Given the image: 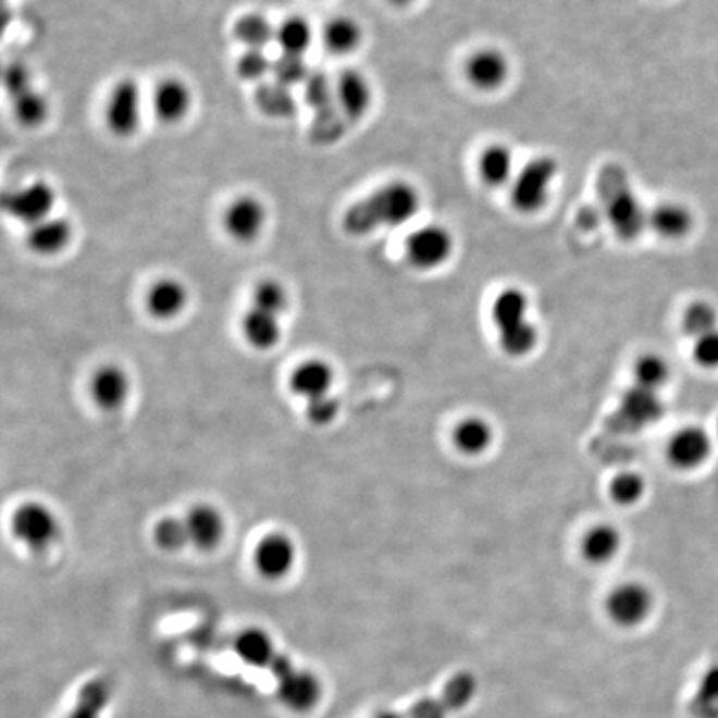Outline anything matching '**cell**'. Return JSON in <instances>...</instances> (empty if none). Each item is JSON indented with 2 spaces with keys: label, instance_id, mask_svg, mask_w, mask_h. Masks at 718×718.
Wrapping results in <instances>:
<instances>
[{
  "label": "cell",
  "instance_id": "1",
  "mask_svg": "<svg viewBox=\"0 0 718 718\" xmlns=\"http://www.w3.org/2000/svg\"><path fill=\"white\" fill-rule=\"evenodd\" d=\"M421 207V194L406 180H395L352 203L343 215L348 235L367 236L381 228H395L414 219Z\"/></svg>",
  "mask_w": 718,
  "mask_h": 718
},
{
  "label": "cell",
  "instance_id": "2",
  "mask_svg": "<svg viewBox=\"0 0 718 718\" xmlns=\"http://www.w3.org/2000/svg\"><path fill=\"white\" fill-rule=\"evenodd\" d=\"M598 203L604 219L622 242H634L648 226V213L639 200L629 173L620 163H604L598 170Z\"/></svg>",
  "mask_w": 718,
  "mask_h": 718
},
{
  "label": "cell",
  "instance_id": "3",
  "mask_svg": "<svg viewBox=\"0 0 718 718\" xmlns=\"http://www.w3.org/2000/svg\"><path fill=\"white\" fill-rule=\"evenodd\" d=\"M528 313L529 299L521 288L509 286L494 298L493 320L499 332V345L512 358L529 355L537 345V327Z\"/></svg>",
  "mask_w": 718,
  "mask_h": 718
},
{
  "label": "cell",
  "instance_id": "4",
  "mask_svg": "<svg viewBox=\"0 0 718 718\" xmlns=\"http://www.w3.org/2000/svg\"><path fill=\"white\" fill-rule=\"evenodd\" d=\"M559 165L554 157L541 156L529 160L511 182V203L522 215L541 212L549 201Z\"/></svg>",
  "mask_w": 718,
  "mask_h": 718
},
{
  "label": "cell",
  "instance_id": "5",
  "mask_svg": "<svg viewBox=\"0 0 718 718\" xmlns=\"http://www.w3.org/2000/svg\"><path fill=\"white\" fill-rule=\"evenodd\" d=\"M141 88L135 78H122L113 85L106 103V124L119 138L134 137L141 124Z\"/></svg>",
  "mask_w": 718,
  "mask_h": 718
},
{
  "label": "cell",
  "instance_id": "6",
  "mask_svg": "<svg viewBox=\"0 0 718 718\" xmlns=\"http://www.w3.org/2000/svg\"><path fill=\"white\" fill-rule=\"evenodd\" d=\"M12 534L28 549L42 553L55 544L60 524L46 504L25 503L14 512Z\"/></svg>",
  "mask_w": 718,
  "mask_h": 718
},
{
  "label": "cell",
  "instance_id": "7",
  "mask_svg": "<svg viewBox=\"0 0 718 718\" xmlns=\"http://www.w3.org/2000/svg\"><path fill=\"white\" fill-rule=\"evenodd\" d=\"M406 258L418 270L443 267L455 251V236L443 225L419 226L409 233L405 245Z\"/></svg>",
  "mask_w": 718,
  "mask_h": 718
},
{
  "label": "cell",
  "instance_id": "8",
  "mask_svg": "<svg viewBox=\"0 0 718 718\" xmlns=\"http://www.w3.org/2000/svg\"><path fill=\"white\" fill-rule=\"evenodd\" d=\"M55 190L47 182H34L4 195V210L12 219L33 226L49 219L55 207Z\"/></svg>",
  "mask_w": 718,
  "mask_h": 718
},
{
  "label": "cell",
  "instance_id": "9",
  "mask_svg": "<svg viewBox=\"0 0 718 718\" xmlns=\"http://www.w3.org/2000/svg\"><path fill=\"white\" fill-rule=\"evenodd\" d=\"M654 607L652 592L641 582L617 585L606 601L607 616L620 627H635L651 616Z\"/></svg>",
  "mask_w": 718,
  "mask_h": 718
},
{
  "label": "cell",
  "instance_id": "10",
  "mask_svg": "<svg viewBox=\"0 0 718 718\" xmlns=\"http://www.w3.org/2000/svg\"><path fill=\"white\" fill-rule=\"evenodd\" d=\"M267 208L253 195H242L226 207L223 228L238 244H251L263 232Z\"/></svg>",
  "mask_w": 718,
  "mask_h": 718
},
{
  "label": "cell",
  "instance_id": "11",
  "mask_svg": "<svg viewBox=\"0 0 718 718\" xmlns=\"http://www.w3.org/2000/svg\"><path fill=\"white\" fill-rule=\"evenodd\" d=\"M336 103L351 125L359 124L373 106V87L363 72L346 69L335 81Z\"/></svg>",
  "mask_w": 718,
  "mask_h": 718
},
{
  "label": "cell",
  "instance_id": "12",
  "mask_svg": "<svg viewBox=\"0 0 718 718\" xmlns=\"http://www.w3.org/2000/svg\"><path fill=\"white\" fill-rule=\"evenodd\" d=\"M711 455V437L704 428L689 426L673 433L667 444V459L680 471H694L707 462Z\"/></svg>",
  "mask_w": 718,
  "mask_h": 718
},
{
  "label": "cell",
  "instance_id": "13",
  "mask_svg": "<svg viewBox=\"0 0 718 718\" xmlns=\"http://www.w3.org/2000/svg\"><path fill=\"white\" fill-rule=\"evenodd\" d=\"M664 411L666 408L658 392L634 384V387L622 396L617 418L623 430L641 431L657 423L658 419L663 418Z\"/></svg>",
  "mask_w": 718,
  "mask_h": 718
},
{
  "label": "cell",
  "instance_id": "14",
  "mask_svg": "<svg viewBox=\"0 0 718 718\" xmlns=\"http://www.w3.org/2000/svg\"><path fill=\"white\" fill-rule=\"evenodd\" d=\"M295 560V543L283 532L264 535L255 549V567L268 581H280L288 575Z\"/></svg>",
  "mask_w": 718,
  "mask_h": 718
},
{
  "label": "cell",
  "instance_id": "15",
  "mask_svg": "<svg viewBox=\"0 0 718 718\" xmlns=\"http://www.w3.org/2000/svg\"><path fill=\"white\" fill-rule=\"evenodd\" d=\"M511 65L500 50L493 47L475 50L466 62V77L469 84L483 92H494L509 78Z\"/></svg>",
  "mask_w": 718,
  "mask_h": 718
},
{
  "label": "cell",
  "instance_id": "16",
  "mask_svg": "<svg viewBox=\"0 0 718 718\" xmlns=\"http://www.w3.org/2000/svg\"><path fill=\"white\" fill-rule=\"evenodd\" d=\"M191 103H194V96H191L190 87L180 78H163L153 90V113L162 124H180L190 113Z\"/></svg>",
  "mask_w": 718,
  "mask_h": 718
},
{
  "label": "cell",
  "instance_id": "17",
  "mask_svg": "<svg viewBox=\"0 0 718 718\" xmlns=\"http://www.w3.org/2000/svg\"><path fill=\"white\" fill-rule=\"evenodd\" d=\"M276 694H278L280 702L289 710L308 711L320 702L321 683L313 673L293 669L292 672L278 679Z\"/></svg>",
  "mask_w": 718,
  "mask_h": 718
},
{
  "label": "cell",
  "instance_id": "18",
  "mask_svg": "<svg viewBox=\"0 0 718 718\" xmlns=\"http://www.w3.org/2000/svg\"><path fill=\"white\" fill-rule=\"evenodd\" d=\"M94 401L107 411H115L127 403L131 395V380L122 368L106 364L99 368L90 381Z\"/></svg>",
  "mask_w": 718,
  "mask_h": 718
},
{
  "label": "cell",
  "instance_id": "19",
  "mask_svg": "<svg viewBox=\"0 0 718 718\" xmlns=\"http://www.w3.org/2000/svg\"><path fill=\"white\" fill-rule=\"evenodd\" d=\"M333 380H335V373L326 361L308 359L293 371L292 377H289V389L299 398L311 401V399L330 395Z\"/></svg>",
  "mask_w": 718,
  "mask_h": 718
},
{
  "label": "cell",
  "instance_id": "20",
  "mask_svg": "<svg viewBox=\"0 0 718 718\" xmlns=\"http://www.w3.org/2000/svg\"><path fill=\"white\" fill-rule=\"evenodd\" d=\"M188 535H190L191 546L200 550H212L219 546L220 541L225 534V521L220 515L219 509L208 504H198L188 512L187 518Z\"/></svg>",
  "mask_w": 718,
  "mask_h": 718
},
{
  "label": "cell",
  "instance_id": "21",
  "mask_svg": "<svg viewBox=\"0 0 718 718\" xmlns=\"http://www.w3.org/2000/svg\"><path fill=\"white\" fill-rule=\"evenodd\" d=\"M72 233L74 230L67 220L49 216L36 225L28 226L25 244H27L28 250L36 255L52 257L67 248V245L71 244Z\"/></svg>",
  "mask_w": 718,
  "mask_h": 718
},
{
  "label": "cell",
  "instance_id": "22",
  "mask_svg": "<svg viewBox=\"0 0 718 718\" xmlns=\"http://www.w3.org/2000/svg\"><path fill=\"white\" fill-rule=\"evenodd\" d=\"M188 305V289L175 278H162L153 283L147 293L148 313L157 320H173Z\"/></svg>",
  "mask_w": 718,
  "mask_h": 718
},
{
  "label": "cell",
  "instance_id": "23",
  "mask_svg": "<svg viewBox=\"0 0 718 718\" xmlns=\"http://www.w3.org/2000/svg\"><path fill=\"white\" fill-rule=\"evenodd\" d=\"M648 226L666 239H680L694 228V213L679 201H664L648 213Z\"/></svg>",
  "mask_w": 718,
  "mask_h": 718
},
{
  "label": "cell",
  "instance_id": "24",
  "mask_svg": "<svg viewBox=\"0 0 718 718\" xmlns=\"http://www.w3.org/2000/svg\"><path fill=\"white\" fill-rule=\"evenodd\" d=\"M479 176L490 188H500L515 178V153L504 144H493L483 150L478 162Z\"/></svg>",
  "mask_w": 718,
  "mask_h": 718
},
{
  "label": "cell",
  "instance_id": "25",
  "mask_svg": "<svg viewBox=\"0 0 718 718\" xmlns=\"http://www.w3.org/2000/svg\"><path fill=\"white\" fill-rule=\"evenodd\" d=\"M253 100L257 109L270 119H292L298 112V102L292 94V88L285 87L276 81H264L258 84Z\"/></svg>",
  "mask_w": 718,
  "mask_h": 718
},
{
  "label": "cell",
  "instance_id": "26",
  "mask_svg": "<svg viewBox=\"0 0 718 718\" xmlns=\"http://www.w3.org/2000/svg\"><path fill=\"white\" fill-rule=\"evenodd\" d=\"M242 330H244L245 339L251 348L267 351V349L275 348L282 338V326H280L278 317L275 314L267 313V311L258 310L251 307L242 321Z\"/></svg>",
  "mask_w": 718,
  "mask_h": 718
},
{
  "label": "cell",
  "instance_id": "27",
  "mask_svg": "<svg viewBox=\"0 0 718 718\" xmlns=\"http://www.w3.org/2000/svg\"><path fill=\"white\" fill-rule=\"evenodd\" d=\"M235 654L247 666L263 669V667H270L276 652L272 637L263 629L250 627L236 635Z\"/></svg>",
  "mask_w": 718,
  "mask_h": 718
},
{
  "label": "cell",
  "instance_id": "28",
  "mask_svg": "<svg viewBox=\"0 0 718 718\" xmlns=\"http://www.w3.org/2000/svg\"><path fill=\"white\" fill-rule=\"evenodd\" d=\"M622 546V537L614 525L597 524L589 529L582 537V556L587 562L607 564L617 556Z\"/></svg>",
  "mask_w": 718,
  "mask_h": 718
},
{
  "label": "cell",
  "instance_id": "29",
  "mask_svg": "<svg viewBox=\"0 0 718 718\" xmlns=\"http://www.w3.org/2000/svg\"><path fill=\"white\" fill-rule=\"evenodd\" d=\"M363 42V28L348 15L332 18L323 28V44L335 55H348Z\"/></svg>",
  "mask_w": 718,
  "mask_h": 718
},
{
  "label": "cell",
  "instance_id": "30",
  "mask_svg": "<svg viewBox=\"0 0 718 718\" xmlns=\"http://www.w3.org/2000/svg\"><path fill=\"white\" fill-rule=\"evenodd\" d=\"M453 437L462 455L479 456L490 449L494 441V431L486 419L471 416L458 423Z\"/></svg>",
  "mask_w": 718,
  "mask_h": 718
},
{
  "label": "cell",
  "instance_id": "31",
  "mask_svg": "<svg viewBox=\"0 0 718 718\" xmlns=\"http://www.w3.org/2000/svg\"><path fill=\"white\" fill-rule=\"evenodd\" d=\"M276 27L268 21L264 15L258 12L242 15L233 24V37L239 44H244L245 49H261L270 46L275 40Z\"/></svg>",
  "mask_w": 718,
  "mask_h": 718
},
{
  "label": "cell",
  "instance_id": "32",
  "mask_svg": "<svg viewBox=\"0 0 718 718\" xmlns=\"http://www.w3.org/2000/svg\"><path fill=\"white\" fill-rule=\"evenodd\" d=\"M349 124L343 116L338 103L327 109L313 112V120L310 125V140L320 147L335 145L345 137Z\"/></svg>",
  "mask_w": 718,
  "mask_h": 718
},
{
  "label": "cell",
  "instance_id": "33",
  "mask_svg": "<svg viewBox=\"0 0 718 718\" xmlns=\"http://www.w3.org/2000/svg\"><path fill=\"white\" fill-rule=\"evenodd\" d=\"M275 42L278 44L282 53L305 55L313 44V28L307 18L293 15L276 27Z\"/></svg>",
  "mask_w": 718,
  "mask_h": 718
},
{
  "label": "cell",
  "instance_id": "34",
  "mask_svg": "<svg viewBox=\"0 0 718 718\" xmlns=\"http://www.w3.org/2000/svg\"><path fill=\"white\" fill-rule=\"evenodd\" d=\"M110 701V686L103 679L85 682L67 718H100Z\"/></svg>",
  "mask_w": 718,
  "mask_h": 718
},
{
  "label": "cell",
  "instance_id": "35",
  "mask_svg": "<svg viewBox=\"0 0 718 718\" xmlns=\"http://www.w3.org/2000/svg\"><path fill=\"white\" fill-rule=\"evenodd\" d=\"M12 113L22 127L36 128L46 122L50 107L44 94L36 88H28L25 92L12 97Z\"/></svg>",
  "mask_w": 718,
  "mask_h": 718
},
{
  "label": "cell",
  "instance_id": "36",
  "mask_svg": "<svg viewBox=\"0 0 718 718\" xmlns=\"http://www.w3.org/2000/svg\"><path fill=\"white\" fill-rule=\"evenodd\" d=\"M670 367L664 356L657 352H645L635 359L634 380L635 384L652 392H658L660 387L666 386L670 380Z\"/></svg>",
  "mask_w": 718,
  "mask_h": 718
},
{
  "label": "cell",
  "instance_id": "37",
  "mask_svg": "<svg viewBox=\"0 0 718 718\" xmlns=\"http://www.w3.org/2000/svg\"><path fill=\"white\" fill-rule=\"evenodd\" d=\"M683 332L697 339L718 327V311L714 305L698 299L686 307L682 318Z\"/></svg>",
  "mask_w": 718,
  "mask_h": 718
},
{
  "label": "cell",
  "instance_id": "38",
  "mask_svg": "<svg viewBox=\"0 0 718 718\" xmlns=\"http://www.w3.org/2000/svg\"><path fill=\"white\" fill-rule=\"evenodd\" d=\"M153 543L165 553H176L188 546L190 535H188L185 519L166 516L157 521L156 528H153Z\"/></svg>",
  "mask_w": 718,
  "mask_h": 718
},
{
  "label": "cell",
  "instance_id": "39",
  "mask_svg": "<svg viewBox=\"0 0 718 718\" xmlns=\"http://www.w3.org/2000/svg\"><path fill=\"white\" fill-rule=\"evenodd\" d=\"M310 74L305 55L280 53V57L273 60V81L285 85V87L292 88L296 85H304Z\"/></svg>",
  "mask_w": 718,
  "mask_h": 718
},
{
  "label": "cell",
  "instance_id": "40",
  "mask_svg": "<svg viewBox=\"0 0 718 718\" xmlns=\"http://www.w3.org/2000/svg\"><path fill=\"white\" fill-rule=\"evenodd\" d=\"M305 102L313 112L336 106L335 82L326 72H311L304 84Z\"/></svg>",
  "mask_w": 718,
  "mask_h": 718
},
{
  "label": "cell",
  "instance_id": "41",
  "mask_svg": "<svg viewBox=\"0 0 718 718\" xmlns=\"http://www.w3.org/2000/svg\"><path fill=\"white\" fill-rule=\"evenodd\" d=\"M253 307L267 313L282 317L288 308V293L276 280H263L255 286Z\"/></svg>",
  "mask_w": 718,
  "mask_h": 718
},
{
  "label": "cell",
  "instance_id": "42",
  "mask_svg": "<svg viewBox=\"0 0 718 718\" xmlns=\"http://www.w3.org/2000/svg\"><path fill=\"white\" fill-rule=\"evenodd\" d=\"M273 60L261 49H245L236 59L235 71L245 82L261 84L268 75L272 74Z\"/></svg>",
  "mask_w": 718,
  "mask_h": 718
},
{
  "label": "cell",
  "instance_id": "43",
  "mask_svg": "<svg viewBox=\"0 0 718 718\" xmlns=\"http://www.w3.org/2000/svg\"><path fill=\"white\" fill-rule=\"evenodd\" d=\"M609 493L620 506H634L644 497L645 479L639 472H620L610 481Z\"/></svg>",
  "mask_w": 718,
  "mask_h": 718
},
{
  "label": "cell",
  "instance_id": "44",
  "mask_svg": "<svg viewBox=\"0 0 718 718\" xmlns=\"http://www.w3.org/2000/svg\"><path fill=\"white\" fill-rule=\"evenodd\" d=\"M475 686H478V683H475V679L471 673H456L444 686L441 701L446 705L447 710H461L474 697Z\"/></svg>",
  "mask_w": 718,
  "mask_h": 718
},
{
  "label": "cell",
  "instance_id": "45",
  "mask_svg": "<svg viewBox=\"0 0 718 718\" xmlns=\"http://www.w3.org/2000/svg\"><path fill=\"white\" fill-rule=\"evenodd\" d=\"M694 704L701 717L718 718V667H711L702 677Z\"/></svg>",
  "mask_w": 718,
  "mask_h": 718
},
{
  "label": "cell",
  "instance_id": "46",
  "mask_svg": "<svg viewBox=\"0 0 718 718\" xmlns=\"http://www.w3.org/2000/svg\"><path fill=\"white\" fill-rule=\"evenodd\" d=\"M695 363L704 370H718V327L695 339L692 348Z\"/></svg>",
  "mask_w": 718,
  "mask_h": 718
},
{
  "label": "cell",
  "instance_id": "47",
  "mask_svg": "<svg viewBox=\"0 0 718 718\" xmlns=\"http://www.w3.org/2000/svg\"><path fill=\"white\" fill-rule=\"evenodd\" d=\"M339 412V401L335 396L326 395L307 401V418L317 426L333 423Z\"/></svg>",
  "mask_w": 718,
  "mask_h": 718
},
{
  "label": "cell",
  "instance_id": "48",
  "mask_svg": "<svg viewBox=\"0 0 718 718\" xmlns=\"http://www.w3.org/2000/svg\"><path fill=\"white\" fill-rule=\"evenodd\" d=\"M33 87V74H30V69L27 65L21 64V62H12L4 69V88L9 99Z\"/></svg>",
  "mask_w": 718,
  "mask_h": 718
},
{
  "label": "cell",
  "instance_id": "49",
  "mask_svg": "<svg viewBox=\"0 0 718 718\" xmlns=\"http://www.w3.org/2000/svg\"><path fill=\"white\" fill-rule=\"evenodd\" d=\"M446 705L440 698H421L412 705L409 710V718H446Z\"/></svg>",
  "mask_w": 718,
  "mask_h": 718
},
{
  "label": "cell",
  "instance_id": "50",
  "mask_svg": "<svg viewBox=\"0 0 718 718\" xmlns=\"http://www.w3.org/2000/svg\"><path fill=\"white\" fill-rule=\"evenodd\" d=\"M268 669L272 670L273 676H275L276 680H278L282 679V677H285L286 673L292 672V670L295 669V666H293L288 655L276 654L275 658H273V663L270 664Z\"/></svg>",
  "mask_w": 718,
  "mask_h": 718
},
{
  "label": "cell",
  "instance_id": "51",
  "mask_svg": "<svg viewBox=\"0 0 718 718\" xmlns=\"http://www.w3.org/2000/svg\"><path fill=\"white\" fill-rule=\"evenodd\" d=\"M603 215L601 210H592L591 207H585L581 213H579L578 222L581 225V228L592 230L598 225V216Z\"/></svg>",
  "mask_w": 718,
  "mask_h": 718
},
{
  "label": "cell",
  "instance_id": "52",
  "mask_svg": "<svg viewBox=\"0 0 718 718\" xmlns=\"http://www.w3.org/2000/svg\"><path fill=\"white\" fill-rule=\"evenodd\" d=\"M387 2L392 5H396V8H408V5H411L416 0H387Z\"/></svg>",
  "mask_w": 718,
  "mask_h": 718
},
{
  "label": "cell",
  "instance_id": "53",
  "mask_svg": "<svg viewBox=\"0 0 718 718\" xmlns=\"http://www.w3.org/2000/svg\"><path fill=\"white\" fill-rule=\"evenodd\" d=\"M374 718H403L401 715L396 714V711L392 710H384L380 711V714L376 715Z\"/></svg>",
  "mask_w": 718,
  "mask_h": 718
}]
</instances>
